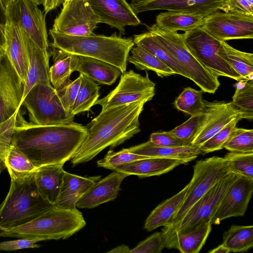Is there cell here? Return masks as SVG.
<instances>
[{
	"label": "cell",
	"instance_id": "6da1fadb",
	"mask_svg": "<svg viewBox=\"0 0 253 253\" xmlns=\"http://www.w3.org/2000/svg\"><path fill=\"white\" fill-rule=\"evenodd\" d=\"M85 126L75 123L41 126L23 118L15 127L11 145L23 153L38 168L63 166L84 139Z\"/></svg>",
	"mask_w": 253,
	"mask_h": 253
},
{
	"label": "cell",
	"instance_id": "7a4b0ae2",
	"mask_svg": "<svg viewBox=\"0 0 253 253\" xmlns=\"http://www.w3.org/2000/svg\"><path fill=\"white\" fill-rule=\"evenodd\" d=\"M145 103L135 101L101 110L85 126V137L70 160L73 166L90 161L106 147L114 148L140 132L139 118Z\"/></svg>",
	"mask_w": 253,
	"mask_h": 253
},
{
	"label": "cell",
	"instance_id": "3957f363",
	"mask_svg": "<svg viewBox=\"0 0 253 253\" xmlns=\"http://www.w3.org/2000/svg\"><path fill=\"white\" fill-rule=\"evenodd\" d=\"M52 42L49 46L78 56L99 59L126 71L130 51L134 46L133 39L122 38L116 33L110 36L92 34L76 36L49 30Z\"/></svg>",
	"mask_w": 253,
	"mask_h": 253
},
{
	"label": "cell",
	"instance_id": "277c9868",
	"mask_svg": "<svg viewBox=\"0 0 253 253\" xmlns=\"http://www.w3.org/2000/svg\"><path fill=\"white\" fill-rule=\"evenodd\" d=\"M86 224L81 211L53 206L24 224L0 231V236L28 239H66Z\"/></svg>",
	"mask_w": 253,
	"mask_h": 253
},
{
	"label": "cell",
	"instance_id": "5b68a950",
	"mask_svg": "<svg viewBox=\"0 0 253 253\" xmlns=\"http://www.w3.org/2000/svg\"><path fill=\"white\" fill-rule=\"evenodd\" d=\"M53 206L41 195L34 173L21 180L11 179L9 191L0 205V226L6 230L20 226Z\"/></svg>",
	"mask_w": 253,
	"mask_h": 253
},
{
	"label": "cell",
	"instance_id": "8992f818",
	"mask_svg": "<svg viewBox=\"0 0 253 253\" xmlns=\"http://www.w3.org/2000/svg\"><path fill=\"white\" fill-rule=\"evenodd\" d=\"M193 170L182 205L171 221L162 230L165 247L170 242L175 228L190 208L213 185L231 172L225 159L217 156L197 161Z\"/></svg>",
	"mask_w": 253,
	"mask_h": 253
},
{
	"label": "cell",
	"instance_id": "52a82bcc",
	"mask_svg": "<svg viewBox=\"0 0 253 253\" xmlns=\"http://www.w3.org/2000/svg\"><path fill=\"white\" fill-rule=\"evenodd\" d=\"M158 40L175 58L185 69L194 82L203 92L214 93L220 83L218 77L205 67L186 46L183 34L164 30L156 24L148 27Z\"/></svg>",
	"mask_w": 253,
	"mask_h": 253
},
{
	"label": "cell",
	"instance_id": "ba28073f",
	"mask_svg": "<svg viewBox=\"0 0 253 253\" xmlns=\"http://www.w3.org/2000/svg\"><path fill=\"white\" fill-rule=\"evenodd\" d=\"M27 109L31 123L46 126L70 124L75 116L64 108L51 84L38 83L29 91L21 102Z\"/></svg>",
	"mask_w": 253,
	"mask_h": 253
},
{
	"label": "cell",
	"instance_id": "9c48e42d",
	"mask_svg": "<svg viewBox=\"0 0 253 253\" xmlns=\"http://www.w3.org/2000/svg\"><path fill=\"white\" fill-rule=\"evenodd\" d=\"M183 35L188 49L207 69L218 77L224 76L237 81L244 80L229 63L221 42L201 27Z\"/></svg>",
	"mask_w": 253,
	"mask_h": 253
},
{
	"label": "cell",
	"instance_id": "30bf717a",
	"mask_svg": "<svg viewBox=\"0 0 253 253\" xmlns=\"http://www.w3.org/2000/svg\"><path fill=\"white\" fill-rule=\"evenodd\" d=\"M237 176L232 172L229 173L213 185L190 208L175 228L166 248L170 249L177 231L186 234L194 230L202 223L211 221L224 195Z\"/></svg>",
	"mask_w": 253,
	"mask_h": 253
},
{
	"label": "cell",
	"instance_id": "8fae6325",
	"mask_svg": "<svg viewBox=\"0 0 253 253\" xmlns=\"http://www.w3.org/2000/svg\"><path fill=\"white\" fill-rule=\"evenodd\" d=\"M155 88V84L149 79L147 72L142 76L130 70L122 73L118 85L94 105H99L101 110H105L135 101L146 103L154 97Z\"/></svg>",
	"mask_w": 253,
	"mask_h": 253
},
{
	"label": "cell",
	"instance_id": "7c38bea8",
	"mask_svg": "<svg viewBox=\"0 0 253 253\" xmlns=\"http://www.w3.org/2000/svg\"><path fill=\"white\" fill-rule=\"evenodd\" d=\"M101 21L88 0H68L54 20L52 31L59 34L82 36L93 34Z\"/></svg>",
	"mask_w": 253,
	"mask_h": 253
},
{
	"label": "cell",
	"instance_id": "4fadbf2b",
	"mask_svg": "<svg viewBox=\"0 0 253 253\" xmlns=\"http://www.w3.org/2000/svg\"><path fill=\"white\" fill-rule=\"evenodd\" d=\"M5 9L8 20L23 30L41 49L48 52L45 14L38 5L32 0H14Z\"/></svg>",
	"mask_w": 253,
	"mask_h": 253
},
{
	"label": "cell",
	"instance_id": "5bb4252c",
	"mask_svg": "<svg viewBox=\"0 0 253 253\" xmlns=\"http://www.w3.org/2000/svg\"><path fill=\"white\" fill-rule=\"evenodd\" d=\"M24 84L3 50L0 52V126L21 114Z\"/></svg>",
	"mask_w": 253,
	"mask_h": 253
},
{
	"label": "cell",
	"instance_id": "9a60e30c",
	"mask_svg": "<svg viewBox=\"0 0 253 253\" xmlns=\"http://www.w3.org/2000/svg\"><path fill=\"white\" fill-rule=\"evenodd\" d=\"M201 28L220 42L253 38V15L223 12L207 16Z\"/></svg>",
	"mask_w": 253,
	"mask_h": 253
},
{
	"label": "cell",
	"instance_id": "2e32d148",
	"mask_svg": "<svg viewBox=\"0 0 253 253\" xmlns=\"http://www.w3.org/2000/svg\"><path fill=\"white\" fill-rule=\"evenodd\" d=\"M253 191V179L238 175L221 200L211 219V224H218L227 218L243 216Z\"/></svg>",
	"mask_w": 253,
	"mask_h": 253
},
{
	"label": "cell",
	"instance_id": "e0dca14e",
	"mask_svg": "<svg viewBox=\"0 0 253 253\" xmlns=\"http://www.w3.org/2000/svg\"><path fill=\"white\" fill-rule=\"evenodd\" d=\"M204 102L206 115L191 143L198 148L233 119L241 120L239 111L231 102Z\"/></svg>",
	"mask_w": 253,
	"mask_h": 253
},
{
	"label": "cell",
	"instance_id": "ac0fdd59",
	"mask_svg": "<svg viewBox=\"0 0 253 253\" xmlns=\"http://www.w3.org/2000/svg\"><path fill=\"white\" fill-rule=\"evenodd\" d=\"M226 0H151L129 4L136 14L155 10L180 11L204 17L222 9Z\"/></svg>",
	"mask_w": 253,
	"mask_h": 253
},
{
	"label": "cell",
	"instance_id": "d6986e66",
	"mask_svg": "<svg viewBox=\"0 0 253 253\" xmlns=\"http://www.w3.org/2000/svg\"><path fill=\"white\" fill-rule=\"evenodd\" d=\"M101 23L117 29L121 35L127 26H137L141 21L126 0H88Z\"/></svg>",
	"mask_w": 253,
	"mask_h": 253
},
{
	"label": "cell",
	"instance_id": "ffe728a7",
	"mask_svg": "<svg viewBox=\"0 0 253 253\" xmlns=\"http://www.w3.org/2000/svg\"><path fill=\"white\" fill-rule=\"evenodd\" d=\"M20 29L26 48L29 61L28 71L24 85L22 100L31 88L36 84H50L49 77L50 55L48 52H45L41 49L23 30L20 28Z\"/></svg>",
	"mask_w": 253,
	"mask_h": 253
},
{
	"label": "cell",
	"instance_id": "44dd1931",
	"mask_svg": "<svg viewBox=\"0 0 253 253\" xmlns=\"http://www.w3.org/2000/svg\"><path fill=\"white\" fill-rule=\"evenodd\" d=\"M128 175L114 171L96 182L78 201L79 209H92L116 199L120 186Z\"/></svg>",
	"mask_w": 253,
	"mask_h": 253
},
{
	"label": "cell",
	"instance_id": "7402d4cb",
	"mask_svg": "<svg viewBox=\"0 0 253 253\" xmlns=\"http://www.w3.org/2000/svg\"><path fill=\"white\" fill-rule=\"evenodd\" d=\"M191 161L190 159L149 157L119 165L111 170L124 173L128 176L135 175L144 178L160 175Z\"/></svg>",
	"mask_w": 253,
	"mask_h": 253
},
{
	"label": "cell",
	"instance_id": "603a6c76",
	"mask_svg": "<svg viewBox=\"0 0 253 253\" xmlns=\"http://www.w3.org/2000/svg\"><path fill=\"white\" fill-rule=\"evenodd\" d=\"M4 51L25 84L29 67L26 48L19 27L7 19L3 30Z\"/></svg>",
	"mask_w": 253,
	"mask_h": 253
},
{
	"label": "cell",
	"instance_id": "cb8c5ba5",
	"mask_svg": "<svg viewBox=\"0 0 253 253\" xmlns=\"http://www.w3.org/2000/svg\"><path fill=\"white\" fill-rule=\"evenodd\" d=\"M101 176L83 177L65 171L59 194L54 206L75 209L80 199Z\"/></svg>",
	"mask_w": 253,
	"mask_h": 253
},
{
	"label": "cell",
	"instance_id": "d4e9b609",
	"mask_svg": "<svg viewBox=\"0 0 253 253\" xmlns=\"http://www.w3.org/2000/svg\"><path fill=\"white\" fill-rule=\"evenodd\" d=\"M75 71L87 76L99 84L110 85L122 72L116 66L95 58L78 56Z\"/></svg>",
	"mask_w": 253,
	"mask_h": 253
},
{
	"label": "cell",
	"instance_id": "484cf974",
	"mask_svg": "<svg viewBox=\"0 0 253 253\" xmlns=\"http://www.w3.org/2000/svg\"><path fill=\"white\" fill-rule=\"evenodd\" d=\"M63 166L59 165L42 166L38 168L34 173L41 195L53 206L57 200L65 171Z\"/></svg>",
	"mask_w": 253,
	"mask_h": 253
},
{
	"label": "cell",
	"instance_id": "4316f807",
	"mask_svg": "<svg viewBox=\"0 0 253 253\" xmlns=\"http://www.w3.org/2000/svg\"><path fill=\"white\" fill-rule=\"evenodd\" d=\"M189 184L181 191L165 200L153 210L146 219L144 228L152 231L167 225L179 210L185 198Z\"/></svg>",
	"mask_w": 253,
	"mask_h": 253
},
{
	"label": "cell",
	"instance_id": "83f0119b",
	"mask_svg": "<svg viewBox=\"0 0 253 253\" xmlns=\"http://www.w3.org/2000/svg\"><path fill=\"white\" fill-rule=\"evenodd\" d=\"M135 45L139 46L155 55L170 68L175 74L190 79V76L171 53L158 40L150 31L134 35Z\"/></svg>",
	"mask_w": 253,
	"mask_h": 253
},
{
	"label": "cell",
	"instance_id": "f1b7e54d",
	"mask_svg": "<svg viewBox=\"0 0 253 253\" xmlns=\"http://www.w3.org/2000/svg\"><path fill=\"white\" fill-rule=\"evenodd\" d=\"M133 154L153 157L195 160L201 154L197 147L189 145L177 147L157 146L150 140L127 148Z\"/></svg>",
	"mask_w": 253,
	"mask_h": 253
},
{
	"label": "cell",
	"instance_id": "f546056e",
	"mask_svg": "<svg viewBox=\"0 0 253 253\" xmlns=\"http://www.w3.org/2000/svg\"><path fill=\"white\" fill-rule=\"evenodd\" d=\"M205 17L191 13L167 11L159 13L156 18V24L161 29L171 32H184L201 27Z\"/></svg>",
	"mask_w": 253,
	"mask_h": 253
},
{
	"label": "cell",
	"instance_id": "4dcf8cb0",
	"mask_svg": "<svg viewBox=\"0 0 253 253\" xmlns=\"http://www.w3.org/2000/svg\"><path fill=\"white\" fill-rule=\"evenodd\" d=\"M52 48L50 54L54 63L49 67V77L51 84L57 90L70 80L71 74L75 72L78 56L56 48Z\"/></svg>",
	"mask_w": 253,
	"mask_h": 253
},
{
	"label": "cell",
	"instance_id": "1f68e13d",
	"mask_svg": "<svg viewBox=\"0 0 253 253\" xmlns=\"http://www.w3.org/2000/svg\"><path fill=\"white\" fill-rule=\"evenodd\" d=\"M211 221H205L186 234L177 231L170 249H177L181 253H198L211 231Z\"/></svg>",
	"mask_w": 253,
	"mask_h": 253
},
{
	"label": "cell",
	"instance_id": "d6a6232c",
	"mask_svg": "<svg viewBox=\"0 0 253 253\" xmlns=\"http://www.w3.org/2000/svg\"><path fill=\"white\" fill-rule=\"evenodd\" d=\"M127 62L132 64L138 70L152 71L161 78L175 74L167 65L143 48L135 45L130 51Z\"/></svg>",
	"mask_w": 253,
	"mask_h": 253
},
{
	"label": "cell",
	"instance_id": "836d02e7",
	"mask_svg": "<svg viewBox=\"0 0 253 253\" xmlns=\"http://www.w3.org/2000/svg\"><path fill=\"white\" fill-rule=\"evenodd\" d=\"M4 163L11 179L16 180L29 177L38 169L23 153L12 145L7 152Z\"/></svg>",
	"mask_w": 253,
	"mask_h": 253
},
{
	"label": "cell",
	"instance_id": "e575fe53",
	"mask_svg": "<svg viewBox=\"0 0 253 253\" xmlns=\"http://www.w3.org/2000/svg\"><path fill=\"white\" fill-rule=\"evenodd\" d=\"M223 244L230 252H245L253 246V226L232 225L223 234Z\"/></svg>",
	"mask_w": 253,
	"mask_h": 253
},
{
	"label": "cell",
	"instance_id": "d590c367",
	"mask_svg": "<svg viewBox=\"0 0 253 253\" xmlns=\"http://www.w3.org/2000/svg\"><path fill=\"white\" fill-rule=\"evenodd\" d=\"M81 83L74 103L72 114L75 116L88 111L99 97L100 86L97 83L80 73Z\"/></svg>",
	"mask_w": 253,
	"mask_h": 253
},
{
	"label": "cell",
	"instance_id": "8d00e7d4",
	"mask_svg": "<svg viewBox=\"0 0 253 253\" xmlns=\"http://www.w3.org/2000/svg\"><path fill=\"white\" fill-rule=\"evenodd\" d=\"M232 97V104L237 109L241 119H253V80L239 81Z\"/></svg>",
	"mask_w": 253,
	"mask_h": 253
},
{
	"label": "cell",
	"instance_id": "74e56055",
	"mask_svg": "<svg viewBox=\"0 0 253 253\" xmlns=\"http://www.w3.org/2000/svg\"><path fill=\"white\" fill-rule=\"evenodd\" d=\"M226 58L232 67L243 79L253 80V54L237 50L221 42Z\"/></svg>",
	"mask_w": 253,
	"mask_h": 253
},
{
	"label": "cell",
	"instance_id": "f35d334b",
	"mask_svg": "<svg viewBox=\"0 0 253 253\" xmlns=\"http://www.w3.org/2000/svg\"><path fill=\"white\" fill-rule=\"evenodd\" d=\"M174 105L178 110L191 116L204 112L205 105L203 91L186 87L175 99Z\"/></svg>",
	"mask_w": 253,
	"mask_h": 253
},
{
	"label": "cell",
	"instance_id": "ab89813d",
	"mask_svg": "<svg viewBox=\"0 0 253 253\" xmlns=\"http://www.w3.org/2000/svg\"><path fill=\"white\" fill-rule=\"evenodd\" d=\"M223 158L232 172L253 179V152L229 151Z\"/></svg>",
	"mask_w": 253,
	"mask_h": 253
},
{
	"label": "cell",
	"instance_id": "60d3db41",
	"mask_svg": "<svg viewBox=\"0 0 253 253\" xmlns=\"http://www.w3.org/2000/svg\"><path fill=\"white\" fill-rule=\"evenodd\" d=\"M223 148L229 151L253 152V129L235 127Z\"/></svg>",
	"mask_w": 253,
	"mask_h": 253
},
{
	"label": "cell",
	"instance_id": "b9f144b4",
	"mask_svg": "<svg viewBox=\"0 0 253 253\" xmlns=\"http://www.w3.org/2000/svg\"><path fill=\"white\" fill-rule=\"evenodd\" d=\"M206 115L204 112L191 116V117L180 125L169 132L184 141L189 145L193 140L198 129Z\"/></svg>",
	"mask_w": 253,
	"mask_h": 253
},
{
	"label": "cell",
	"instance_id": "7bdbcfd3",
	"mask_svg": "<svg viewBox=\"0 0 253 253\" xmlns=\"http://www.w3.org/2000/svg\"><path fill=\"white\" fill-rule=\"evenodd\" d=\"M239 118H236L214 134L199 147L201 153H208L222 149L235 127Z\"/></svg>",
	"mask_w": 253,
	"mask_h": 253
},
{
	"label": "cell",
	"instance_id": "ee69618b",
	"mask_svg": "<svg viewBox=\"0 0 253 253\" xmlns=\"http://www.w3.org/2000/svg\"><path fill=\"white\" fill-rule=\"evenodd\" d=\"M148 157H149L131 153L127 148L123 149L117 152L110 150L102 159L97 161V165L98 167L111 169L114 167L123 164Z\"/></svg>",
	"mask_w": 253,
	"mask_h": 253
},
{
	"label": "cell",
	"instance_id": "f6af8a7d",
	"mask_svg": "<svg viewBox=\"0 0 253 253\" xmlns=\"http://www.w3.org/2000/svg\"><path fill=\"white\" fill-rule=\"evenodd\" d=\"M81 83V77L80 75L74 81L70 80L64 86L56 90L64 108L70 114H72V109L78 93Z\"/></svg>",
	"mask_w": 253,
	"mask_h": 253
},
{
	"label": "cell",
	"instance_id": "bcb514c9",
	"mask_svg": "<svg viewBox=\"0 0 253 253\" xmlns=\"http://www.w3.org/2000/svg\"><path fill=\"white\" fill-rule=\"evenodd\" d=\"M165 248V242L161 232H156L138 244L129 253H160Z\"/></svg>",
	"mask_w": 253,
	"mask_h": 253
},
{
	"label": "cell",
	"instance_id": "7dc6e473",
	"mask_svg": "<svg viewBox=\"0 0 253 253\" xmlns=\"http://www.w3.org/2000/svg\"><path fill=\"white\" fill-rule=\"evenodd\" d=\"M150 141L157 146L163 147H177L189 145L169 131L152 133Z\"/></svg>",
	"mask_w": 253,
	"mask_h": 253
},
{
	"label": "cell",
	"instance_id": "c3c4849f",
	"mask_svg": "<svg viewBox=\"0 0 253 253\" xmlns=\"http://www.w3.org/2000/svg\"><path fill=\"white\" fill-rule=\"evenodd\" d=\"M42 241L41 239H22L0 242V251H12L28 248H38L40 246L36 243Z\"/></svg>",
	"mask_w": 253,
	"mask_h": 253
},
{
	"label": "cell",
	"instance_id": "681fc988",
	"mask_svg": "<svg viewBox=\"0 0 253 253\" xmlns=\"http://www.w3.org/2000/svg\"><path fill=\"white\" fill-rule=\"evenodd\" d=\"M221 10L225 12L253 15V5L247 0H226Z\"/></svg>",
	"mask_w": 253,
	"mask_h": 253
},
{
	"label": "cell",
	"instance_id": "f907efd6",
	"mask_svg": "<svg viewBox=\"0 0 253 253\" xmlns=\"http://www.w3.org/2000/svg\"><path fill=\"white\" fill-rule=\"evenodd\" d=\"M7 21L6 9L1 0H0V44L4 49L5 41L3 35V30Z\"/></svg>",
	"mask_w": 253,
	"mask_h": 253
},
{
	"label": "cell",
	"instance_id": "816d5d0a",
	"mask_svg": "<svg viewBox=\"0 0 253 253\" xmlns=\"http://www.w3.org/2000/svg\"><path fill=\"white\" fill-rule=\"evenodd\" d=\"M66 0H41V4L44 8V12L46 14L49 11L55 9Z\"/></svg>",
	"mask_w": 253,
	"mask_h": 253
},
{
	"label": "cell",
	"instance_id": "f5cc1de1",
	"mask_svg": "<svg viewBox=\"0 0 253 253\" xmlns=\"http://www.w3.org/2000/svg\"><path fill=\"white\" fill-rule=\"evenodd\" d=\"M130 249L129 247L126 245L119 246L111 251L107 252L109 253H129Z\"/></svg>",
	"mask_w": 253,
	"mask_h": 253
},
{
	"label": "cell",
	"instance_id": "db71d44e",
	"mask_svg": "<svg viewBox=\"0 0 253 253\" xmlns=\"http://www.w3.org/2000/svg\"><path fill=\"white\" fill-rule=\"evenodd\" d=\"M229 252V250L223 243L209 252V253H228Z\"/></svg>",
	"mask_w": 253,
	"mask_h": 253
},
{
	"label": "cell",
	"instance_id": "11a10c76",
	"mask_svg": "<svg viewBox=\"0 0 253 253\" xmlns=\"http://www.w3.org/2000/svg\"><path fill=\"white\" fill-rule=\"evenodd\" d=\"M14 0H1L5 8L10 3L13 1ZM37 5H39L41 4V0H32Z\"/></svg>",
	"mask_w": 253,
	"mask_h": 253
},
{
	"label": "cell",
	"instance_id": "9f6ffc18",
	"mask_svg": "<svg viewBox=\"0 0 253 253\" xmlns=\"http://www.w3.org/2000/svg\"><path fill=\"white\" fill-rule=\"evenodd\" d=\"M131 1V2H142V1H149L151 0H129Z\"/></svg>",
	"mask_w": 253,
	"mask_h": 253
},
{
	"label": "cell",
	"instance_id": "6f0895ef",
	"mask_svg": "<svg viewBox=\"0 0 253 253\" xmlns=\"http://www.w3.org/2000/svg\"><path fill=\"white\" fill-rule=\"evenodd\" d=\"M247 1L252 5H253V0H247Z\"/></svg>",
	"mask_w": 253,
	"mask_h": 253
},
{
	"label": "cell",
	"instance_id": "680465c9",
	"mask_svg": "<svg viewBox=\"0 0 253 253\" xmlns=\"http://www.w3.org/2000/svg\"><path fill=\"white\" fill-rule=\"evenodd\" d=\"M6 230L5 228L0 226V231Z\"/></svg>",
	"mask_w": 253,
	"mask_h": 253
},
{
	"label": "cell",
	"instance_id": "91938a15",
	"mask_svg": "<svg viewBox=\"0 0 253 253\" xmlns=\"http://www.w3.org/2000/svg\"><path fill=\"white\" fill-rule=\"evenodd\" d=\"M2 50H3L2 47L0 45V52Z\"/></svg>",
	"mask_w": 253,
	"mask_h": 253
},
{
	"label": "cell",
	"instance_id": "94428289",
	"mask_svg": "<svg viewBox=\"0 0 253 253\" xmlns=\"http://www.w3.org/2000/svg\"><path fill=\"white\" fill-rule=\"evenodd\" d=\"M66 0H66L65 1H66Z\"/></svg>",
	"mask_w": 253,
	"mask_h": 253
}]
</instances>
